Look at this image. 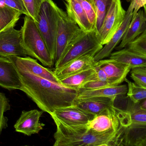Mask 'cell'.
Returning a JSON list of instances; mask_svg holds the SVG:
<instances>
[{"instance_id": "cell-1", "label": "cell", "mask_w": 146, "mask_h": 146, "mask_svg": "<svg viewBox=\"0 0 146 146\" xmlns=\"http://www.w3.org/2000/svg\"><path fill=\"white\" fill-rule=\"evenodd\" d=\"M16 68L22 84L21 91L43 112L50 115L57 109L74 105L78 94L77 89L57 84Z\"/></svg>"}, {"instance_id": "cell-2", "label": "cell", "mask_w": 146, "mask_h": 146, "mask_svg": "<svg viewBox=\"0 0 146 146\" xmlns=\"http://www.w3.org/2000/svg\"><path fill=\"white\" fill-rule=\"evenodd\" d=\"M51 117L56 127L54 134L55 143L59 146H97L109 144L119 131L98 133L91 129L88 124L68 125Z\"/></svg>"}, {"instance_id": "cell-3", "label": "cell", "mask_w": 146, "mask_h": 146, "mask_svg": "<svg viewBox=\"0 0 146 146\" xmlns=\"http://www.w3.org/2000/svg\"><path fill=\"white\" fill-rule=\"evenodd\" d=\"M20 30L21 44L27 55L38 60L44 66L52 67L55 62L34 20L25 15Z\"/></svg>"}, {"instance_id": "cell-4", "label": "cell", "mask_w": 146, "mask_h": 146, "mask_svg": "<svg viewBox=\"0 0 146 146\" xmlns=\"http://www.w3.org/2000/svg\"><path fill=\"white\" fill-rule=\"evenodd\" d=\"M103 48L96 31H83L70 43L60 59L55 63V70L63 67L74 59L84 55L97 54Z\"/></svg>"}, {"instance_id": "cell-5", "label": "cell", "mask_w": 146, "mask_h": 146, "mask_svg": "<svg viewBox=\"0 0 146 146\" xmlns=\"http://www.w3.org/2000/svg\"><path fill=\"white\" fill-rule=\"evenodd\" d=\"M56 6L53 0H46L41 7L36 22L54 62L59 21Z\"/></svg>"}, {"instance_id": "cell-6", "label": "cell", "mask_w": 146, "mask_h": 146, "mask_svg": "<svg viewBox=\"0 0 146 146\" xmlns=\"http://www.w3.org/2000/svg\"><path fill=\"white\" fill-rule=\"evenodd\" d=\"M58 15V30L56 48L55 62L60 59L67 47L83 31L68 17L66 13L56 6Z\"/></svg>"}, {"instance_id": "cell-7", "label": "cell", "mask_w": 146, "mask_h": 146, "mask_svg": "<svg viewBox=\"0 0 146 146\" xmlns=\"http://www.w3.org/2000/svg\"><path fill=\"white\" fill-rule=\"evenodd\" d=\"M126 12L121 0H113L98 33L102 45H105L110 41L121 25Z\"/></svg>"}, {"instance_id": "cell-8", "label": "cell", "mask_w": 146, "mask_h": 146, "mask_svg": "<svg viewBox=\"0 0 146 146\" xmlns=\"http://www.w3.org/2000/svg\"><path fill=\"white\" fill-rule=\"evenodd\" d=\"M27 56L21 44V30L13 27L0 33V56L26 57Z\"/></svg>"}, {"instance_id": "cell-9", "label": "cell", "mask_w": 146, "mask_h": 146, "mask_svg": "<svg viewBox=\"0 0 146 146\" xmlns=\"http://www.w3.org/2000/svg\"><path fill=\"white\" fill-rule=\"evenodd\" d=\"M43 113L37 110L23 111L14 126L15 131L29 136L38 133L45 126L39 121Z\"/></svg>"}, {"instance_id": "cell-10", "label": "cell", "mask_w": 146, "mask_h": 146, "mask_svg": "<svg viewBox=\"0 0 146 146\" xmlns=\"http://www.w3.org/2000/svg\"><path fill=\"white\" fill-rule=\"evenodd\" d=\"M88 125L91 129L98 133L117 132L121 127L115 106L106 108L95 115Z\"/></svg>"}, {"instance_id": "cell-11", "label": "cell", "mask_w": 146, "mask_h": 146, "mask_svg": "<svg viewBox=\"0 0 146 146\" xmlns=\"http://www.w3.org/2000/svg\"><path fill=\"white\" fill-rule=\"evenodd\" d=\"M7 58L10 60L16 67L25 69L37 76L47 79L57 84L62 85L60 80L56 76L54 72L41 66L36 60L31 57L11 56Z\"/></svg>"}, {"instance_id": "cell-12", "label": "cell", "mask_w": 146, "mask_h": 146, "mask_svg": "<svg viewBox=\"0 0 146 146\" xmlns=\"http://www.w3.org/2000/svg\"><path fill=\"white\" fill-rule=\"evenodd\" d=\"M50 116L65 124L77 126L88 124L95 115L89 114L73 105L57 109Z\"/></svg>"}, {"instance_id": "cell-13", "label": "cell", "mask_w": 146, "mask_h": 146, "mask_svg": "<svg viewBox=\"0 0 146 146\" xmlns=\"http://www.w3.org/2000/svg\"><path fill=\"white\" fill-rule=\"evenodd\" d=\"M0 86L11 91L21 90L22 84L18 69L7 57L0 56Z\"/></svg>"}, {"instance_id": "cell-14", "label": "cell", "mask_w": 146, "mask_h": 146, "mask_svg": "<svg viewBox=\"0 0 146 146\" xmlns=\"http://www.w3.org/2000/svg\"><path fill=\"white\" fill-rule=\"evenodd\" d=\"M94 66L104 71L112 86H117L122 83L131 70L129 67L111 59L100 60L95 62Z\"/></svg>"}, {"instance_id": "cell-15", "label": "cell", "mask_w": 146, "mask_h": 146, "mask_svg": "<svg viewBox=\"0 0 146 146\" xmlns=\"http://www.w3.org/2000/svg\"><path fill=\"white\" fill-rule=\"evenodd\" d=\"M133 9L129 6L126 12L125 18L118 30L116 32L110 41L106 44L94 56L95 62L110 56L113 50L119 43L121 42L132 20L133 14Z\"/></svg>"}, {"instance_id": "cell-16", "label": "cell", "mask_w": 146, "mask_h": 146, "mask_svg": "<svg viewBox=\"0 0 146 146\" xmlns=\"http://www.w3.org/2000/svg\"><path fill=\"white\" fill-rule=\"evenodd\" d=\"M146 28L145 14L144 11L140 9L135 15H133L129 26L120 44L116 47V49L120 50L127 47L129 44L143 33Z\"/></svg>"}, {"instance_id": "cell-17", "label": "cell", "mask_w": 146, "mask_h": 146, "mask_svg": "<svg viewBox=\"0 0 146 146\" xmlns=\"http://www.w3.org/2000/svg\"><path fill=\"white\" fill-rule=\"evenodd\" d=\"M116 99L104 97L76 98L74 105L82 110L95 115L109 107L115 106Z\"/></svg>"}, {"instance_id": "cell-18", "label": "cell", "mask_w": 146, "mask_h": 146, "mask_svg": "<svg viewBox=\"0 0 146 146\" xmlns=\"http://www.w3.org/2000/svg\"><path fill=\"white\" fill-rule=\"evenodd\" d=\"M96 53L86 54L74 59L60 69L54 71L60 80L68 76L76 74L94 67V56Z\"/></svg>"}, {"instance_id": "cell-19", "label": "cell", "mask_w": 146, "mask_h": 146, "mask_svg": "<svg viewBox=\"0 0 146 146\" xmlns=\"http://www.w3.org/2000/svg\"><path fill=\"white\" fill-rule=\"evenodd\" d=\"M110 59L126 65L131 69L136 68L146 67V57L131 50L127 47L111 53Z\"/></svg>"}, {"instance_id": "cell-20", "label": "cell", "mask_w": 146, "mask_h": 146, "mask_svg": "<svg viewBox=\"0 0 146 146\" xmlns=\"http://www.w3.org/2000/svg\"><path fill=\"white\" fill-rule=\"evenodd\" d=\"M68 16L86 32L94 31L79 0H65Z\"/></svg>"}, {"instance_id": "cell-21", "label": "cell", "mask_w": 146, "mask_h": 146, "mask_svg": "<svg viewBox=\"0 0 146 146\" xmlns=\"http://www.w3.org/2000/svg\"><path fill=\"white\" fill-rule=\"evenodd\" d=\"M127 91L128 86L127 85H119L94 90L79 89L77 98L104 97L116 99L118 96L127 94Z\"/></svg>"}, {"instance_id": "cell-22", "label": "cell", "mask_w": 146, "mask_h": 146, "mask_svg": "<svg viewBox=\"0 0 146 146\" xmlns=\"http://www.w3.org/2000/svg\"><path fill=\"white\" fill-rule=\"evenodd\" d=\"M65 86L75 89H80L88 82L97 80L94 67L60 79Z\"/></svg>"}, {"instance_id": "cell-23", "label": "cell", "mask_w": 146, "mask_h": 146, "mask_svg": "<svg viewBox=\"0 0 146 146\" xmlns=\"http://www.w3.org/2000/svg\"><path fill=\"white\" fill-rule=\"evenodd\" d=\"M21 13L15 9L0 6V33L15 27Z\"/></svg>"}, {"instance_id": "cell-24", "label": "cell", "mask_w": 146, "mask_h": 146, "mask_svg": "<svg viewBox=\"0 0 146 146\" xmlns=\"http://www.w3.org/2000/svg\"><path fill=\"white\" fill-rule=\"evenodd\" d=\"M125 81L127 83V97L134 104H139L146 99V88L132 82L126 78Z\"/></svg>"}, {"instance_id": "cell-25", "label": "cell", "mask_w": 146, "mask_h": 146, "mask_svg": "<svg viewBox=\"0 0 146 146\" xmlns=\"http://www.w3.org/2000/svg\"><path fill=\"white\" fill-rule=\"evenodd\" d=\"M113 0H93L96 8L97 20L95 31L98 32Z\"/></svg>"}, {"instance_id": "cell-26", "label": "cell", "mask_w": 146, "mask_h": 146, "mask_svg": "<svg viewBox=\"0 0 146 146\" xmlns=\"http://www.w3.org/2000/svg\"><path fill=\"white\" fill-rule=\"evenodd\" d=\"M79 1L86 14L93 29L96 31L97 13L93 0H79Z\"/></svg>"}, {"instance_id": "cell-27", "label": "cell", "mask_w": 146, "mask_h": 146, "mask_svg": "<svg viewBox=\"0 0 146 146\" xmlns=\"http://www.w3.org/2000/svg\"><path fill=\"white\" fill-rule=\"evenodd\" d=\"M46 0H22L28 16L34 20H37L38 16L43 3Z\"/></svg>"}, {"instance_id": "cell-28", "label": "cell", "mask_w": 146, "mask_h": 146, "mask_svg": "<svg viewBox=\"0 0 146 146\" xmlns=\"http://www.w3.org/2000/svg\"><path fill=\"white\" fill-rule=\"evenodd\" d=\"M127 47L146 57V28L143 33L129 44Z\"/></svg>"}, {"instance_id": "cell-29", "label": "cell", "mask_w": 146, "mask_h": 146, "mask_svg": "<svg viewBox=\"0 0 146 146\" xmlns=\"http://www.w3.org/2000/svg\"><path fill=\"white\" fill-rule=\"evenodd\" d=\"M10 109L8 99L4 93L0 92V134L2 129L7 127V118L4 116V113Z\"/></svg>"}, {"instance_id": "cell-30", "label": "cell", "mask_w": 146, "mask_h": 146, "mask_svg": "<svg viewBox=\"0 0 146 146\" xmlns=\"http://www.w3.org/2000/svg\"><path fill=\"white\" fill-rule=\"evenodd\" d=\"M130 72L134 83L146 88V67L136 68L131 69Z\"/></svg>"}, {"instance_id": "cell-31", "label": "cell", "mask_w": 146, "mask_h": 146, "mask_svg": "<svg viewBox=\"0 0 146 146\" xmlns=\"http://www.w3.org/2000/svg\"><path fill=\"white\" fill-rule=\"evenodd\" d=\"M0 6L11 8L28 16L22 0H0Z\"/></svg>"}, {"instance_id": "cell-32", "label": "cell", "mask_w": 146, "mask_h": 146, "mask_svg": "<svg viewBox=\"0 0 146 146\" xmlns=\"http://www.w3.org/2000/svg\"><path fill=\"white\" fill-rule=\"evenodd\" d=\"M110 86H112L107 82H103L99 80H95L88 82L85 84L84 86H82V87L80 89L94 90V89H100V88Z\"/></svg>"}, {"instance_id": "cell-33", "label": "cell", "mask_w": 146, "mask_h": 146, "mask_svg": "<svg viewBox=\"0 0 146 146\" xmlns=\"http://www.w3.org/2000/svg\"><path fill=\"white\" fill-rule=\"evenodd\" d=\"M128 2L130 3L129 6L133 9V15H135L141 8L143 7L146 4V0H127Z\"/></svg>"}, {"instance_id": "cell-34", "label": "cell", "mask_w": 146, "mask_h": 146, "mask_svg": "<svg viewBox=\"0 0 146 146\" xmlns=\"http://www.w3.org/2000/svg\"><path fill=\"white\" fill-rule=\"evenodd\" d=\"M108 145L109 146H126L124 145L123 140L122 130L121 126L116 137L111 141L109 142Z\"/></svg>"}, {"instance_id": "cell-35", "label": "cell", "mask_w": 146, "mask_h": 146, "mask_svg": "<svg viewBox=\"0 0 146 146\" xmlns=\"http://www.w3.org/2000/svg\"><path fill=\"white\" fill-rule=\"evenodd\" d=\"M94 68L95 70V72H96L97 80L101 81L107 82L111 85V84L110 83V81H109L108 76H107L106 73L104 71L103 69L94 66Z\"/></svg>"}, {"instance_id": "cell-36", "label": "cell", "mask_w": 146, "mask_h": 146, "mask_svg": "<svg viewBox=\"0 0 146 146\" xmlns=\"http://www.w3.org/2000/svg\"><path fill=\"white\" fill-rule=\"evenodd\" d=\"M137 104L140 109L146 111V99Z\"/></svg>"}, {"instance_id": "cell-37", "label": "cell", "mask_w": 146, "mask_h": 146, "mask_svg": "<svg viewBox=\"0 0 146 146\" xmlns=\"http://www.w3.org/2000/svg\"><path fill=\"white\" fill-rule=\"evenodd\" d=\"M135 146H146V137Z\"/></svg>"}, {"instance_id": "cell-38", "label": "cell", "mask_w": 146, "mask_h": 146, "mask_svg": "<svg viewBox=\"0 0 146 146\" xmlns=\"http://www.w3.org/2000/svg\"><path fill=\"white\" fill-rule=\"evenodd\" d=\"M97 146H109L108 144H103Z\"/></svg>"}, {"instance_id": "cell-39", "label": "cell", "mask_w": 146, "mask_h": 146, "mask_svg": "<svg viewBox=\"0 0 146 146\" xmlns=\"http://www.w3.org/2000/svg\"><path fill=\"white\" fill-rule=\"evenodd\" d=\"M143 7H144V12H145V16L146 17V4L145 5H144Z\"/></svg>"}, {"instance_id": "cell-40", "label": "cell", "mask_w": 146, "mask_h": 146, "mask_svg": "<svg viewBox=\"0 0 146 146\" xmlns=\"http://www.w3.org/2000/svg\"><path fill=\"white\" fill-rule=\"evenodd\" d=\"M53 146H58V145H56V143H54V145H53Z\"/></svg>"}, {"instance_id": "cell-41", "label": "cell", "mask_w": 146, "mask_h": 146, "mask_svg": "<svg viewBox=\"0 0 146 146\" xmlns=\"http://www.w3.org/2000/svg\"><path fill=\"white\" fill-rule=\"evenodd\" d=\"M29 146L26 145V146Z\"/></svg>"}, {"instance_id": "cell-42", "label": "cell", "mask_w": 146, "mask_h": 146, "mask_svg": "<svg viewBox=\"0 0 146 146\" xmlns=\"http://www.w3.org/2000/svg\"></svg>"}]
</instances>
